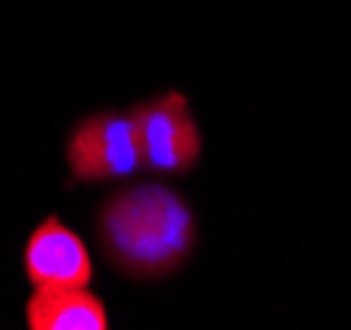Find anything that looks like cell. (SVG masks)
Returning <instances> with one entry per match:
<instances>
[{
  "mask_svg": "<svg viewBox=\"0 0 351 330\" xmlns=\"http://www.w3.org/2000/svg\"><path fill=\"white\" fill-rule=\"evenodd\" d=\"M21 272L32 291L85 288L95 278V261L85 238L51 211L21 246Z\"/></svg>",
  "mask_w": 351,
  "mask_h": 330,
  "instance_id": "obj_4",
  "label": "cell"
},
{
  "mask_svg": "<svg viewBox=\"0 0 351 330\" xmlns=\"http://www.w3.org/2000/svg\"><path fill=\"white\" fill-rule=\"evenodd\" d=\"M130 108L141 138L143 174L182 180L198 169L204 158V130L182 90H158Z\"/></svg>",
  "mask_w": 351,
  "mask_h": 330,
  "instance_id": "obj_3",
  "label": "cell"
},
{
  "mask_svg": "<svg viewBox=\"0 0 351 330\" xmlns=\"http://www.w3.org/2000/svg\"><path fill=\"white\" fill-rule=\"evenodd\" d=\"M27 330H108L111 314L95 291L85 288H48L32 291L24 304Z\"/></svg>",
  "mask_w": 351,
  "mask_h": 330,
  "instance_id": "obj_5",
  "label": "cell"
},
{
  "mask_svg": "<svg viewBox=\"0 0 351 330\" xmlns=\"http://www.w3.org/2000/svg\"><path fill=\"white\" fill-rule=\"evenodd\" d=\"M66 188L127 182L143 174L141 138L132 108H95L64 135Z\"/></svg>",
  "mask_w": 351,
  "mask_h": 330,
  "instance_id": "obj_2",
  "label": "cell"
},
{
  "mask_svg": "<svg viewBox=\"0 0 351 330\" xmlns=\"http://www.w3.org/2000/svg\"><path fill=\"white\" fill-rule=\"evenodd\" d=\"M93 238L106 264L127 280L177 275L198 248V214L164 177L127 180L93 211Z\"/></svg>",
  "mask_w": 351,
  "mask_h": 330,
  "instance_id": "obj_1",
  "label": "cell"
}]
</instances>
